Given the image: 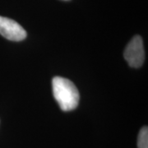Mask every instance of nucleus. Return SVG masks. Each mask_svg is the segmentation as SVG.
Masks as SVG:
<instances>
[{
  "label": "nucleus",
  "mask_w": 148,
  "mask_h": 148,
  "mask_svg": "<svg viewBox=\"0 0 148 148\" xmlns=\"http://www.w3.org/2000/svg\"><path fill=\"white\" fill-rule=\"evenodd\" d=\"M0 34L12 41H21L27 38V32L12 19L0 16Z\"/></svg>",
  "instance_id": "obj_3"
},
{
  "label": "nucleus",
  "mask_w": 148,
  "mask_h": 148,
  "mask_svg": "<svg viewBox=\"0 0 148 148\" xmlns=\"http://www.w3.org/2000/svg\"><path fill=\"white\" fill-rule=\"evenodd\" d=\"M123 57L131 68L138 69L143 65L145 60V50L142 37L135 36L132 38L124 50Z\"/></svg>",
  "instance_id": "obj_2"
},
{
  "label": "nucleus",
  "mask_w": 148,
  "mask_h": 148,
  "mask_svg": "<svg viewBox=\"0 0 148 148\" xmlns=\"http://www.w3.org/2000/svg\"><path fill=\"white\" fill-rule=\"evenodd\" d=\"M52 88L54 99L63 111L75 110L80 101L79 91L70 80L54 77L52 80Z\"/></svg>",
  "instance_id": "obj_1"
},
{
  "label": "nucleus",
  "mask_w": 148,
  "mask_h": 148,
  "mask_svg": "<svg viewBox=\"0 0 148 148\" xmlns=\"http://www.w3.org/2000/svg\"><path fill=\"white\" fill-rule=\"evenodd\" d=\"M138 148H148V129L147 126L143 127L138 134Z\"/></svg>",
  "instance_id": "obj_4"
}]
</instances>
